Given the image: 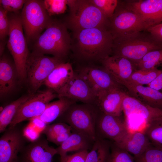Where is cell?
Segmentation results:
<instances>
[{
	"label": "cell",
	"mask_w": 162,
	"mask_h": 162,
	"mask_svg": "<svg viewBox=\"0 0 162 162\" xmlns=\"http://www.w3.org/2000/svg\"><path fill=\"white\" fill-rule=\"evenodd\" d=\"M20 16L28 44L41 34L52 18L46 10L43 0H26Z\"/></svg>",
	"instance_id": "obj_8"
},
{
	"label": "cell",
	"mask_w": 162,
	"mask_h": 162,
	"mask_svg": "<svg viewBox=\"0 0 162 162\" xmlns=\"http://www.w3.org/2000/svg\"><path fill=\"white\" fill-rule=\"evenodd\" d=\"M90 1L109 19L113 16L118 3L117 0H90Z\"/></svg>",
	"instance_id": "obj_33"
},
{
	"label": "cell",
	"mask_w": 162,
	"mask_h": 162,
	"mask_svg": "<svg viewBox=\"0 0 162 162\" xmlns=\"http://www.w3.org/2000/svg\"><path fill=\"white\" fill-rule=\"evenodd\" d=\"M110 147L105 139L97 137L87 153L85 162H107L110 153Z\"/></svg>",
	"instance_id": "obj_26"
},
{
	"label": "cell",
	"mask_w": 162,
	"mask_h": 162,
	"mask_svg": "<svg viewBox=\"0 0 162 162\" xmlns=\"http://www.w3.org/2000/svg\"><path fill=\"white\" fill-rule=\"evenodd\" d=\"M122 86L125 87L132 96L153 107L162 110V92L150 87L133 84L128 82Z\"/></svg>",
	"instance_id": "obj_22"
},
{
	"label": "cell",
	"mask_w": 162,
	"mask_h": 162,
	"mask_svg": "<svg viewBox=\"0 0 162 162\" xmlns=\"http://www.w3.org/2000/svg\"><path fill=\"white\" fill-rule=\"evenodd\" d=\"M97 137L113 141L114 143L119 140L128 131L124 118L101 113L97 124Z\"/></svg>",
	"instance_id": "obj_16"
},
{
	"label": "cell",
	"mask_w": 162,
	"mask_h": 162,
	"mask_svg": "<svg viewBox=\"0 0 162 162\" xmlns=\"http://www.w3.org/2000/svg\"><path fill=\"white\" fill-rule=\"evenodd\" d=\"M101 63L103 67L121 85L128 81L137 70L133 62L120 56L111 55L104 59Z\"/></svg>",
	"instance_id": "obj_18"
},
{
	"label": "cell",
	"mask_w": 162,
	"mask_h": 162,
	"mask_svg": "<svg viewBox=\"0 0 162 162\" xmlns=\"http://www.w3.org/2000/svg\"><path fill=\"white\" fill-rule=\"evenodd\" d=\"M20 12L8 13L10 29L7 46L15 63L20 79L26 80V61L30 53L23 32Z\"/></svg>",
	"instance_id": "obj_7"
},
{
	"label": "cell",
	"mask_w": 162,
	"mask_h": 162,
	"mask_svg": "<svg viewBox=\"0 0 162 162\" xmlns=\"http://www.w3.org/2000/svg\"><path fill=\"white\" fill-rule=\"evenodd\" d=\"M26 0H0V5L8 13H16L22 9Z\"/></svg>",
	"instance_id": "obj_37"
},
{
	"label": "cell",
	"mask_w": 162,
	"mask_h": 162,
	"mask_svg": "<svg viewBox=\"0 0 162 162\" xmlns=\"http://www.w3.org/2000/svg\"><path fill=\"white\" fill-rule=\"evenodd\" d=\"M75 73L70 63H62L52 71L43 85L56 92L74 76Z\"/></svg>",
	"instance_id": "obj_23"
},
{
	"label": "cell",
	"mask_w": 162,
	"mask_h": 162,
	"mask_svg": "<svg viewBox=\"0 0 162 162\" xmlns=\"http://www.w3.org/2000/svg\"><path fill=\"white\" fill-rule=\"evenodd\" d=\"M126 93L121 88L104 91L97 96L96 105L103 113L115 116H121L123 101Z\"/></svg>",
	"instance_id": "obj_19"
},
{
	"label": "cell",
	"mask_w": 162,
	"mask_h": 162,
	"mask_svg": "<svg viewBox=\"0 0 162 162\" xmlns=\"http://www.w3.org/2000/svg\"><path fill=\"white\" fill-rule=\"evenodd\" d=\"M72 130L69 125L60 122L46 125L42 132L46 136L71 132Z\"/></svg>",
	"instance_id": "obj_35"
},
{
	"label": "cell",
	"mask_w": 162,
	"mask_h": 162,
	"mask_svg": "<svg viewBox=\"0 0 162 162\" xmlns=\"http://www.w3.org/2000/svg\"><path fill=\"white\" fill-rule=\"evenodd\" d=\"M63 22L52 18L44 32L31 44L32 51L64 60L71 50V38Z\"/></svg>",
	"instance_id": "obj_2"
},
{
	"label": "cell",
	"mask_w": 162,
	"mask_h": 162,
	"mask_svg": "<svg viewBox=\"0 0 162 162\" xmlns=\"http://www.w3.org/2000/svg\"><path fill=\"white\" fill-rule=\"evenodd\" d=\"M44 7L50 16L64 13L67 8V0H44Z\"/></svg>",
	"instance_id": "obj_32"
},
{
	"label": "cell",
	"mask_w": 162,
	"mask_h": 162,
	"mask_svg": "<svg viewBox=\"0 0 162 162\" xmlns=\"http://www.w3.org/2000/svg\"><path fill=\"white\" fill-rule=\"evenodd\" d=\"M30 119L31 120V124L33 125V126L35 128H37L38 130L40 131L41 132H42L47 125L38 117H34Z\"/></svg>",
	"instance_id": "obj_43"
},
{
	"label": "cell",
	"mask_w": 162,
	"mask_h": 162,
	"mask_svg": "<svg viewBox=\"0 0 162 162\" xmlns=\"http://www.w3.org/2000/svg\"><path fill=\"white\" fill-rule=\"evenodd\" d=\"M146 31L156 40L162 42V22L150 27Z\"/></svg>",
	"instance_id": "obj_41"
},
{
	"label": "cell",
	"mask_w": 162,
	"mask_h": 162,
	"mask_svg": "<svg viewBox=\"0 0 162 162\" xmlns=\"http://www.w3.org/2000/svg\"><path fill=\"white\" fill-rule=\"evenodd\" d=\"M145 132L152 145L162 149V116L153 121Z\"/></svg>",
	"instance_id": "obj_29"
},
{
	"label": "cell",
	"mask_w": 162,
	"mask_h": 162,
	"mask_svg": "<svg viewBox=\"0 0 162 162\" xmlns=\"http://www.w3.org/2000/svg\"><path fill=\"white\" fill-rule=\"evenodd\" d=\"M114 144L129 153L135 158L145 152L151 143L145 132L140 131L128 132Z\"/></svg>",
	"instance_id": "obj_21"
},
{
	"label": "cell",
	"mask_w": 162,
	"mask_h": 162,
	"mask_svg": "<svg viewBox=\"0 0 162 162\" xmlns=\"http://www.w3.org/2000/svg\"><path fill=\"white\" fill-rule=\"evenodd\" d=\"M10 22L8 12L0 5V42L4 40L8 35Z\"/></svg>",
	"instance_id": "obj_36"
},
{
	"label": "cell",
	"mask_w": 162,
	"mask_h": 162,
	"mask_svg": "<svg viewBox=\"0 0 162 162\" xmlns=\"http://www.w3.org/2000/svg\"><path fill=\"white\" fill-rule=\"evenodd\" d=\"M123 113L129 132L145 131L153 121L162 116V110L152 106L127 93L123 101Z\"/></svg>",
	"instance_id": "obj_6"
},
{
	"label": "cell",
	"mask_w": 162,
	"mask_h": 162,
	"mask_svg": "<svg viewBox=\"0 0 162 162\" xmlns=\"http://www.w3.org/2000/svg\"><path fill=\"white\" fill-rule=\"evenodd\" d=\"M92 88L96 96L104 91L122 86L116 82L103 67L86 66L80 70L78 73Z\"/></svg>",
	"instance_id": "obj_14"
},
{
	"label": "cell",
	"mask_w": 162,
	"mask_h": 162,
	"mask_svg": "<svg viewBox=\"0 0 162 162\" xmlns=\"http://www.w3.org/2000/svg\"><path fill=\"white\" fill-rule=\"evenodd\" d=\"M107 162H136L134 157L126 151L114 145Z\"/></svg>",
	"instance_id": "obj_34"
},
{
	"label": "cell",
	"mask_w": 162,
	"mask_h": 162,
	"mask_svg": "<svg viewBox=\"0 0 162 162\" xmlns=\"http://www.w3.org/2000/svg\"><path fill=\"white\" fill-rule=\"evenodd\" d=\"M88 150H85L60 158V162H85Z\"/></svg>",
	"instance_id": "obj_38"
},
{
	"label": "cell",
	"mask_w": 162,
	"mask_h": 162,
	"mask_svg": "<svg viewBox=\"0 0 162 162\" xmlns=\"http://www.w3.org/2000/svg\"><path fill=\"white\" fill-rule=\"evenodd\" d=\"M56 93L58 97H64L76 102L96 104L97 96L88 82L78 74Z\"/></svg>",
	"instance_id": "obj_12"
},
{
	"label": "cell",
	"mask_w": 162,
	"mask_h": 162,
	"mask_svg": "<svg viewBox=\"0 0 162 162\" xmlns=\"http://www.w3.org/2000/svg\"><path fill=\"white\" fill-rule=\"evenodd\" d=\"M123 4L140 16L149 28L162 22V0L129 1Z\"/></svg>",
	"instance_id": "obj_17"
},
{
	"label": "cell",
	"mask_w": 162,
	"mask_h": 162,
	"mask_svg": "<svg viewBox=\"0 0 162 162\" xmlns=\"http://www.w3.org/2000/svg\"><path fill=\"white\" fill-rule=\"evenodd\" d=\"M64 60L32 51L26 64V80L29 95L36 93L52 71Z\"/></svg>",
	"instance_id": "obj_9"
},
{
	"label": "cell",
	"mask_w": 162,
	"mask_h": 162,
	"mask_svg": "<svg viewBox=\"0 0 162 162\" xmlns=\"http://www.w3.org/2000/svg\"><path fill=\"white\" fill-rule=\"evenodd\" d=\"M58 98L50 103L43 113L38 117L47 125L61 117L71 105L76 102L64 97Z\"/></svg>",
	"instance_id": "obj_25"
},
{
	"label": "cell",
	"mask_w": 162,
	"mask_h": 162,
	"mask_svg": "<svg viewBox=\"0 0 162 162\" xmlns=\"http://www.w3.org/2000/svg\"><path fill=\"white\" fill-rule=\"evenodd\" d=\"M162 64V49L150 51L136 65L137 69L148 70Z\"/></svg>",
	"instance_id": "obj_30"
},
{
	"label": "cell",
	"mask_w": 162,
	"mask_h": 162,
	"mask_svg": "<svg viewBox=\"0 0 162 162\" xmlns=\"http://www.w3.org/2000/svg\"><path fill=\"white\" fill-rule=\"evenodd\" d=\"M72 131L59 134L46 136V139L48 141L59 146L67 139Z\"/></svg>",
	"instance_id": "obj_39"
},
{
	"label": "cell",
	"mask_w": 162,
	"mask_h": 162,
	"mask_svg": "<svg viewBox=\"0 0 162 162\" xmlns=\"http://www.w3.org/2000/svg\"><path fill=\"white\" fill-rule=\"evenodd\" d=\"M22 132L25 137L31 142L35 140L40 137L39 132L33 126H27Z\"/></svg>",
	"instance_id": "obj_40"
},
{
	"label": "cell",
	"mask_w": 162,
	"mask_h": 162,
	"mask_svg": "<svg viewBox=\"0 0 162 162\" xmlns=\"http://www.w3.org/2000/svg\"><path fill=\"white\" fill-rule=\"evenodd\" d=\"M109 20V30L113 38L146 31L149 28L140 16L118 1Z\"/></svg>",
	"instance_id": "obj_10"
},
{
	"label": "cell",
	"mask_w": 162,
	"mask_h": 162,
	"mask_svg": "<svg viewBox=\"0 0 162 162\" xmlns=\"http://www.w3.org/2000/svg\"><path fill=\"white\" fill-rule=\"evenodd\" d=\"M160 49H162V42L156 40L148 32L143 31L113 38L111 55L124 57L136 66L147 53Z\"/></svg>",
	"instance_id": "obj_4"
},
{
	"label": "cell",
	"mask_w": 162,
	"mask_h": 162,
	"mask_svg": "<svg viewBox=\"0 0 162 162\" xmlns=\"http://www.w3.org/2000/svg\"><path fill=\"white\" fill-rule=\"evenodd\" d=\"M9 128L0 138V162H18L19 154L25 146L23 132Z\"/></svg>",
	"instance_id": "obj_13"
},
{
	"label": "cell",
	"mask_w": 162,
	"mask_h": 162,
	"mask_svg": "<svg viewBox=\"0 0 162 162\" xmlns=\"http://www.w3.org/2000/svg\"><path fill=\"white\" fill-rule=\"evenodd\" d=\"M18 78L20 79L14 61L3 53L0 59L1 99L14 92Z\"/></svg>",
	"instance_id": "obj_20"
},
{
	"label": "cell",
	"mask_w": 162,
	"mask_h": 162,
	"mask_svg": "<svg viewBox=\"0 0 162 162\" xmlns=\"http://www.w3.org/2000/svg\"><path fill=\"white\" fill-rule=\"evenodd\" d=\"M56 97H58L57 93L49 88L30 95L18 109L9 125V128L14 127L18 124L27 119L39 116L51 101Z\"/></svg>",
	"instance_id": "obj_11"
},
{
	"label": "cell",
	"mask_w": 162,
	"mask_h": 162,
	"mask_svg": "<svg viewBox=\"0 0 162 162\" xmlns=\"http://www.w3.org/2000/svg\"><path fill=\"white\" fill-rule=\"evenodd\" d=\"M71 50L78 58L102 61L112 54L113 38L109 29L101 27L72 32Z\"/></svg>",
	"instance_id": "obj_1"
},
{
	"label": "cell",
	"mask_w": 162,
	"mask_h": 162,
	"mask_svg": "<svg viewBox=\"0 0 162 162\" xmlns=\"http://www.w3.org/2000/svg\"><path fill=\"white\" fill-rule=\"evenodd\" d=\"M134 159L136 162H162V149L151 144L142 154Z\"/></svg>",
	"instance_id": "obj_31"
},
{
	"label": "cell",
	"mask_w": 162,
	"mask_h": 162,
	"mask_svg": "<svg viewBox=\"0 0 162 162\" xmlns=\"http://www.w3.org/2000/svg\"><path fill=\"white\" fill-rule=\"evenodd\" d=\"M23 96L6 105L0 113V133L4 131L10 125L20 106L29 98Z\"/></svg>",
	"instance_id": "obj_27"
},
{
	"label": "cell",
	"mask_w": 162,
	"mask_h": 162,
	"mask_svg": "<svg viewBox=\"0 0 162 162\" xmlns=\"http://www.w3.org/2000/svg\"><path fill=\"white\" fill-rule=\"evenodd\" d=\"M148 85L150 87L157 90H162V71L160 74Z\"/></svg>",
	"instance_id": "obj_42"
},
{
	"label": "cell",
	"mask_w": 162,
	"mask_h": 162,
	"mask_svg": "<svg viewBox=\"0 0 162 162\" xmlns=\"http://www.w3.org/2000/svg\"><path fill=\"white\" fill-rule=\"evenodd\" d=\"M56 154V148L49 145L47 140L39 137L24 146L19 154L18 162H53Z\"/></svg>",
	"instance_id": "obj_15"
},
{
	"label": "cell",
	"mask_w": 162,
	"mask_h": 162,
	"mask_svg": "<svg viewBox=\"0 0 162 162\" xmlns=\"http://www.w3.org/2000/svg\"><path fill=\"white\" fill-rule=\"evenodd\" d=\"M100 113L96 104L75 103L60 117H62V122L94 142L97 138V124Z\"/></svg>",
	"instance_id": "obj_5"
},
{
	"label": "cell",
	"mask_w": 162,
	"mask_h": 162,
	"mask_svg": "<svg viewBox=\"0 0 162 162\" xmlns=\"http://www.w3.org/2000/svg\"><path fill=\"white\" fill-rule=\"evenodd\" d=\"M94 142L83 134L73 130L71 134L61 145L56 148L57 154L60 158L67 154L68 152L91 149Z\"/></svg>",
	"instance_id": "obj_24"
},
{
	"label": "cell",
	"mask_w": 162,
	"mask_h": 162,
	"mask_svg": "<svg viewBox=\"0 0 162 162\" xmlns=\"http://www.w3.org/2000/svg\"><path fill=\"white\" fill-rule=\"evenodd\" d=\"M162 70L156 67L148 70L137 69L125 82L136 85H148L161 72Z\"/></svg>",
	"instance_id": "obj_28"
},
{
	"label": "cell",
	"mask_w": 162,
	"mask_h": 162,
	"mask_svg": "<svg viewBox=\"0 0 162 162\" xmlns=\"http://www.w3.org/2000/svg\"><path fill=\"white\" fill-rule=\"evenodd\" d=\"M69 12L64 23L72 32L104 27L109 29V19L90 0H67Z\"/></svg>",
	"instance_id": "obj_3"
}]
</instances>
